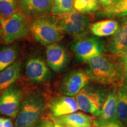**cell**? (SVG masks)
<instances>
[{"instance_id": "6da1fadb", "label": "cell", "mask_w": 127, "mask_h": 127, "mask_svg": "<svg viewBox=\"0 0 127 127\" xmlns=\"http://www.w3.org/2000/svg\"><path fill=\"white\" fill-rule=\"evenodd\" d=\"M86 63V72L90 81L94 83L119 87L125 82V68L121 57L104 53Z\"/></svg>"}, {"instance_id": "7a4b0ae2", "label": "cell", "mask_w": 127, "mask_h": 127, "mask_svg": "<svg viewBox=\"0 0 127 127\" xmlns=\"http://www.w3.org/2000/svg\"><path fill=\"white\" fill-rule=\"evenodd\" d=\"M45 102L41 94H30L23 99L15 121V127H35L41 121Z\"/></svg>"}, {"instance_id": "3957f363", "label": "cell", "mask_w": 127, "mask_h": 127, "mask_svg": "<svg viewBox=\"0 0 127 127\" xmlns=\"http://www.w3.org/2000/svg\"><path fill=\"white\" fill-rule=\"evenodd\" d=\"M31 32L38 42L46 46L56 43L64 36L57 17L55 16L36 17L31 25Z\"/></svg>"}, {"instance_id": "277c9868", "label": "cell", "mask_w": 127, "mask_h": 127, "mask_svg": "<svg viewBox=\"0 0 127 127\" xmlns=\"http://www.w3.org/2000/svg\"><path fill=\"white\" fill-rule=\"evenodd\" d=\"M107 95L108 93L102 87L88 84L75 95V99L79 109L99 117Z\"/></svg>"}, {"instance_id": "5b68a950", "label": "cell", "mask_w": 127, "mask_h": 127, "mask_svg": "<svg viewBox=\"0 0 127 127\" xmlns=\"http://www.w3.org/2000/svg\"><path fill=\"white\" fill-rule=\"evenodd\" d=\"M57 17L63 32L77 40L84 38L90 31V19L85 14L77 11Z\"/></svg>"}, {"instance_id": "8992f818", "label": "cell", "mask_w": 127, "mask_h": 127, "mask_svg": "<svg viewBox=\"0 0 127 127\" xmlns=\"http://www.w3.org/2000/svg\"><path fill=\"white\" fill-rule=\"evenodd\" d=\"M0 24L5 45H9L16 40L25 38L31 31V26L26 18L17 12L8 18L0 19Z\"/></svg>"}, {"instance_id": "52a82bcc", "label": "cell", "mask_w": 127, "mask_h": 127, "mask_svg": "<svg viewBox=\"0 0 127 127\" xmlns=\"http://www.w3.org/2000/svg\"><path fill=\"white\" fill-rule=\"evenodd\" d=\"M71 50L79 59L86 62L93 57L104 54L107 48L102 39L91 36L78 40L72 45Z\"/></svg>"}, {"instance_id": "ba28073f", "label": "cell", "mask_w": 127, "mask_h": 127, "mask_svg": "<svg viewBox=\"0 0 127 127\" xmlns=\"http://www.w3.org/2000/svg\"><path fill=\"white\" fill-rule=\"evenodd\" d=\"M23 92L12 85L0 95V113L11 118H17L23 102Z\"/></svg>"}, {"instance_id": "9c48e42d", "label": "cell", "mask_w": 127, "mask_h": 127, "mask_svg": "<svg viewBox=\"0 0 127 127\" xmlns=\"http://www.w3.org/2000/svg\"><path fill=\"white\" fill-rule=\"evenodd\" d=\"M91 81L86 71L77 70L68 73L64 77L60 90L62 94L66 96H75Z\"/></svg>"}, {"instance_id": "30bf717a", "label": "cell", "mask_w": 127, "mask_h": 127, "mask_svg": "<svg viewBox=\"0 0 127 127\" xmlns=\"http://www.w3.org/2000/svg\"><path fill=\"white\" fill-rule=\"evenodd\" d=\"M25 75L34 83L45 82L51 75L50 67L41 57L32 56L28 58L25 63Z\"/></svg>"}, {"instance_id": "8fae6325", "label": "cell", "mask_w": 127, "mask_h": 127, "mask_svg": "<svg viewBox=\"0 0 127 127\" xmlns=\"http://www.w3.org/2000/svg\"><path fill=\"white\" fill-rule=\"evenodd\" d=\"M46 58L48 65L55 72L63 71L69 61L67 50L64 46L58 42L47 46Z\"/></svg>"}, {"instance_id": "7c38bea8", "label": "cell", "mask_w": 127, "mask_h": 127, "mask_svg": "<svg viewBox=\"0 0 127 127\" xmlns=\"http://www.w3.org/2000/svg\"><path fill=\"white\" fill-rule=\"evenodd\" d=\"M117 31L111 35L108 48L112 54L121 57L127 50V17L120 19Z\"/></svg>"}, {"instance_id": "4fadbf2b", "label": "cell", "mask_w": 127, "mask_h": 127, "mask_svg": "<svg viewBox=\"0 0 127 127\" xmlns=\"http://www.w3.org/2000/svg\"><path fill=\"white\" fill-rule=\"evenodd\" d=\"M50 109L55 118L76 112L79 109L75 97L64 95L55 98Z\"/></svg>"}, {"instance_id": "5bb4252c", "label": "cell", "mask_w": 127, "mask_h": 127, "mask_svg": "<svg viewBox=\"0 0 127 127\" xmlns=\"http://www.w3.org/2000/svg\"><path fill=\"white\" fill-rule=\"evenodd\" d=\"M24 11L35 17L48 15L51 13L53 0H18Z\"/></svg>"}, {"instance_id": "9a60e30c", "label": "cell", "mask_w": 127, "mask_h": 127, "mask_svg": "<svg viewBox=\"0 0 127 127\" xmlns=\"http://www.w3.org/2000/svg\"><path fill=\"white\" fill-rule=\"evenodd\" d=\"M118 87H112L108 93L99 118L97 121L105 123L117 120V99Z\"/></svg>"}, {"instance_id": "2e32d148", "label": "cell", "mask_w": 127, "mask_h": 127, "mask_svg": "<svg viewBox=\"0 0 127 127\" xmlns=\"http://www.w3.org/2000/svg\"><path fill=\"white\" fill-rule=\"evenodd\" d=\"M21 63L16 61L8 67L0 71V95L18 80L21 72Z\"/></svg>"}, {"instance_id": "e0dca14e", "label": "cell", "mask_w": 127, "mask_h": 127, "mask_svg": "<svg viewBox=\"0 0 127 127\" xmlns=\"http://www.w3.org/2000/svg\"><path fill=\"white\" fill-rule=\"evenodd\" d=\"M56 118L65 126L72 127H90L94 124L95 120L91 116L80 112H76Z\"/></svg>"}, {"instance_id": "ac0fdd59", "label": "cell", "mask_w": 127, "mask_h": 127, "mask_svg": "<svg viewBox=\"0 0 127 127\" xmlns=\"http://www.w3.org/2000/svg\"><path fill=\"white\" fill-rule=\"evenodd\" d=\"M119 27V23L115 20H101L90 26V31L96 36L103 37L112 35Z\"/></svg>"}, {"instance_id": "d6986e66", "label": "cell", "mask_w": 127, "mask_h": 127, "mask_svg": "<svg viewBox=\"0 0 127 127\" xmlns=\"http://www.w3.org/2000/svg\"><path fill=\"white\" fill-rule=\"evenodd\" d=\"M117 119L124 125H127V84L118 87L117 99Z\"/></svg>"}, {"instance_id": "ffe728a7", "label": "cell", "mask_w": 127, "mask_h": 127, "mask_svg": "<svg viewBox=\"0 0 127 127\" xmlns=\"http://www.w3.org/2000/svg\"><path fill=\"white\" fill-rule=\"evenodd\" d=\"M19 51L15 45L0 46V71L8 67L16 61Z\"/></svg>"}, {"instance_id": "44dd1931", "label": "cell", "mask_w": 127, "mask_h": 127, "mask_svg": "<svg viewBox=\"0 0 127 127\" xmlns=\"http://www.w3.org/2000/svg\"><path fill=\"white\" fill-rule=\"evenodd\" d=\"M74 8L82 14H91L101 10L102 7L98 0H74Z\"/></svg>"}, {"instance_id": "7402d4cb", "label": "cell", "mask_w": 127, "mask_h": 127, "mask_svg": "<svg viewBox=\"0 0 127 127\" xmlns=\"http://www.w3.org/2000/svg\"><path fill=\"white\" fill-rule=\"evenodd\" d=\"M100 14L107 17H127V0H118L115 1L112 7L102 10Z\"/></svg>"}, {"instance_id": "603a6c76", "label": "cell", "mask_w": 127, "mask_h": 127, "mask_svg": "<svg viewBox=\"0 0 127 127\" xmlns=\"http://www.w3.org/2000/svg\"><path fill=\"white\" fill-rule=\"evenodd\" d=\"M74 0H53L51 14L55 17H61L75 10Z\"/></svg>"}, {"instance_id": "cb8c5ba5", "label": "cell", "mask_w": 127, "mask_h": 127, "mask_svg": "<svg viewBox=\"0 0 127 127\" xmlns=\"http://www.w3.org/2000/svg\"><path fill=\"white\" fill-rule=\"evenodd\" d=\"M16 0H0V17L1 18H8L17 13Z\"/></svg>"}, {"instance_id": "d4e9b609", "label": "cell", "mask_w": 127, "mask_h": 127, "mask_svg": "<svg viewBox=\"0 0 127 127\" xmlns=\"http://www.w3.org/2000/svg\"><path fill=\"white\" fill-rule=\"evenodd\" d=\"M94 123L97 127H125V125L118 120L114 121L105 122V123L99 122L95 120Z\"/></svg>"}, {"instance_id": "484cf974", "label": "cell", "mask_w": 127, "mask_h": 127, "mask_svg": "<svg viewBox=\"0 0 127 127\" xmlns=\"http://www.w3.org/2000/svg\"><path fill=\"white\" fill-rule=\"evenodd\" d=\"M98 1L102 7V11L105 10L112 7L115 2V0H98Z\"/></svg>"}, {"instance_id": "4316f807", "label": "cell", "mask_w": 127, "mask_h": 127, "mask_svg": "<svg viewBox=\"0 0 127 127\" xmlns=\"http://www.w3.org/2000/svg\"><path fill=\"white\" fill-rule=\"evenodd\" d=\"M35 127H54L53 121L50 120H42Z\"/></svg>"}, {"instance_id": "83f0119b", "label": "cell", "mask_w": 127, "mask_h": 127, "mask_svg": "<svg viewBox=\"0 0 127 127\" xmlns=\"http://www.w3.org/2000/svg\"><path fill=\"white\" fill-rule=\"evenodd\" d=\"M122 60H123L124 65L125 68V82L127 83V50L121 56Z\"/></svg>"}, {"instance_id": "f1b7e54d", "label": "cell", "mask_w": 127, "mask_h": 127, "mask_svg": "<svg viewBox=\"0 0 127 127\" xmlns=\"http://www.w3.org/2000/svg\"><path fill=\"white\" fill-rule=\"evenodd\" d=\"M52 121L54 123V127H65L64 125L61 122H60L56 118H53V121Z\"/></svg>"}, {"instance_id": "f546056e", "label": "cell", "mask_w": 127, "mask_h": 127, "mask_svg": "<svg viewBox=\"0 0 127 127\" xmlns=\"http://www.w3.org/2000/svg\"><path fill=\"white\" fill-rule=\"evenodd\" d=\"M4 42V36H3V32L1 25L0 24V45H1Z\"/></svg>"}, {"instance_id": "4dcf8cb0", "label": "cell", "mask_w": 127, "mask_h": 127, "mask_svg": "<svg viewBox=\"0 0 127 127\" xmlns=\"http://www.w3.org/2000/svg\"><path fill=\"white\" fill-rule=\"evenodd\" d=\"M4 119L0 117V127H4Z\"/></svg>"}, {"instance_id": "1f68e13d", "label": "cell", "mask_w": 127, "mask_h": 127, "mask_svg": "<svg viewBox=\"0 0 127 127\" xmlns=\"http://www.w3.org/2000/svg\"><path fill=\"white\" fill-rule=\"evenodd\" d=\"M65 127H69V126H65ZM97 127L96 126V125L95 124V123H94V124L93 125H92V126H91V127Z\"/></svg>"}, {"instance_id": "d6a6232c", "label": "cell", "mask_w": 127, "mask_h": 127, "mask_svg": "<svg viewBox=\"0 0 127 127\" xmlns=\"http://www.w3.org/2000/svg\"><path fill=\"white\" fill-rule=\"evenodd\" d=\"M115 1H118V0H115Z\"/></svg>"}, {"instance_id": "836d02e7", "label": "cell", "mask_w": 127, "mask_h": 127, "mask_svg": "<svg viewBox=\"0 0 127 127\" xmlns=\"http://www.w3.org/2000/svg\"><path fill=\"white\" fill-rule=\"evenodd\" d=\"M0 19H1V17H0Z\"/></svg>"}]
</instances>
